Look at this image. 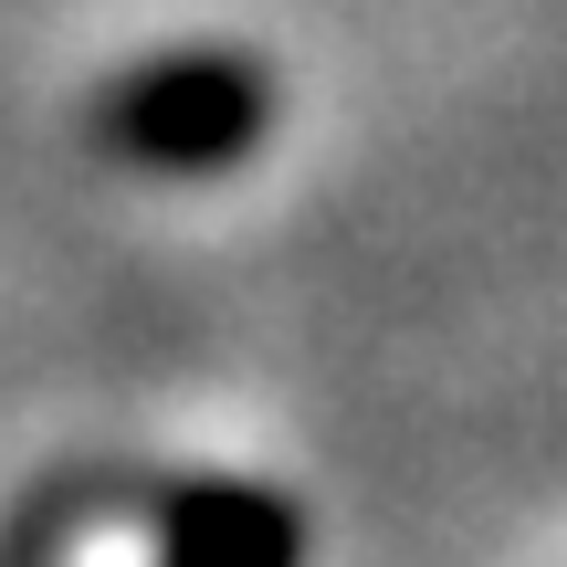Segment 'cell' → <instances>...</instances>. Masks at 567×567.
Returning <instances> with one entry per match:
<instances>
[{
	"mask_svg": "<svg viewBox=\"0 0 567 567\" xmlns=\"http://www.w3.org/2000/svg\"><path fill=\"white\" fill-rule=\"evenodd\" d=\"M264 126H274V84L243 53H168L95 105V137L137 168H168V179L231 168Z\"/></svg>",
	"mask_w": 567,
	"mask_h": 567,
	"instance_id": "1",
	"label": "cell"
},
{
	"mask_svg": "<svg viewBox=\"0 0 567 567\" xmlns=\"http://www.w3.org/2000/svg\"><path fill=\"white\" fill-rule=\"evenodd\" d=\"M158 567H305V526L284 494H252V484H189L158 505L147 526Z\"/></svg>",
	"mask_w": 567,
	"mask_h": 567,
	"instance_id": "2",
	"label": "cell"
}]
</instances>
